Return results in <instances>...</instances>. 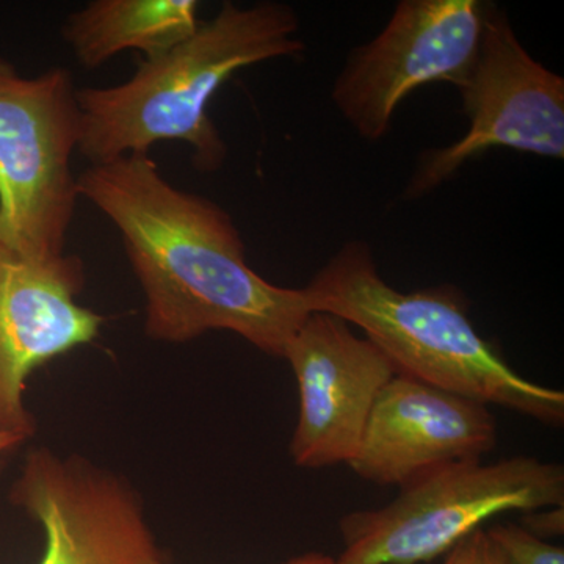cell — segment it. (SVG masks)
I'll return each instance as SVG.
<instances>
[{"label": "cell", "instance_id": "1", "mask_svg": "<svg viewBox=\"0 0 564 564\" xmlns=\"http://www.w3.org/2000/svg\"><path fill=\"white\" fill-rule=\"evenodd\" d=\"M77 185L121 234L147 296L151 339L185 344L225 329L284 358L313 314L310 300L303 289L274 285L248 265L228 212L174 187L148 154L91 165Z\"/></svg>", "mask_w": 564, "mask_h": 564}, {"label": "cell", "instance_id": "2", "mask_svg": "<svg viewBox=\"0 0 564 564\" xmlns=\"http://www.w3.org/2000/svg\"><path fill=\"white\" fill-rule=\"evenodd\" d=\"M299 29V17L284 3L226 2L188 39L140 62L124 84L77 90L79 151L102 165L181 140L202 172H215L226 144L207 113L210 99L237 70L303 52Z\"/></svg>", "mask_w": 564, "mask_h": 564}, {"label": "cell", "instance_id": "3", "mask_svg": "<svg viewBox=\"0 0 564 564\" xmlns=\"http://www.w3.org/2000/svg\"><path fill=\"white\" fill-rule=\"evenodd\" d=\"M303 291L313 313L359 326L397 373L499 404L545 425L564 422V393L514 372L475 332L458 289L399 292L378 273L370 245L355 240L345 243Z\"/></svg>", "mask_w": 564, "mask_h": 564}, {"label": "cell", "instance_id": "4", "mask_svg": "<svg viewBox=\"0 0 564 564\" xmlns=\"http://www.w3.org/2000/svg\"><path fill=\"white\" fill-rule=\"evenodd\" d=\"M564 469L532 456L445 464L400 488L393 502L339 522L336 564H419L448 554L494 516L563 507Z\"/></svg>", "mask_w": 564, "mask_h": 564}, {"label": "cell", "instance_id": "5", "mask_svg": "<svg viewBox=\"0 0 564 564\" xmlns=\"http://www.w3.org/2000/svg\"><path fill=\"white\" fill-rule=\"evenodd\" d=\"M80 109L68 69L24 77L0 58V243L36 259L65 254L79 185Z\"/></svg>", "mask_w": 564, "mask_h": 564}, {"label": "cell", "instance_id": "6", "mask_svg": "<svg viewBox=\"0 0 564 564\" xmlns=\"http://www.w3.org/2000/svg\"><path fill=\"white\" fill-rule=\"evenodd\" d=\"M466 133L426 151L404 196L422 198L485 152L508 148L540 158H564V79L534 61L503 11L486 6L480 50L458 85Z\"/></svg>", "mask_w": 564, "mask_h": 564}, {"label": "cell", "instance_id": "7", "mask_svg": "<svg viewBox=\"0 0 564 564\" xmlns=\"http://www.w3.org/2000/svg\"><path fill=\"white\" fill-rule=\"evenodd\" d=\"M477 0H403L380 35L356 47L333 101L366 140L383 139L404 98L423 85L458 87L473 68L485 28Z\"/></svg>", "mask_w": 564, "mask_h": 564}, {"label": "cell", "instance_id": "8", "mask_svg": "<svg viewBox=\"0 0 564 564\" xmlns=\"http://www.w3.org/2000/svg\"><path fill=\"white\" fill-rule=\"evenodd\" d=\"M10 502L43 529L39 564H166L139 492L79 455L33 448Z\"/></svg>", "mask_w": 564, "mask_h": 564}, {"label": "cell", "instance_id": "9", "mask_svg": "<svg viewBox=\"0 0 564 564\" xmlns=\"http://www.w3.org/2000/svg\"><path fill=\"white\" fill-rule=\"evenodd\" d=\"M84 284L77 256L29 258L0 243V433L31 440L29 378L101 333V315L77 300Z\"/></svg>", "mask_w": 564, "mask_h": 564}, {"label": "cell", "instance_id": "10", "mask_svg": "<svg viewBox=\"0 0 564 564\" xmlns=\"http://www.w3.org/2000/svg\"><path fill=\"white\" fill-rule=\"evenodd\" d=\"M284 359L291 362L300 389L293 463L310 469L350 463L375 400L395 377V367L343 318L323 313L303 322Z\"/></svg>", "mask_w": 564, "mask_h": 564}, {"label": "cell", "instance_id": "11", "mask_svg": "<svg viewBox=\"0 0 564 564\" xmlns=\"http://www.w3.org/2000/svg\"><path fill=\"white\" fill-rule=\"evenodd\" d=\"M497 443L488 404L397 373L378 393L348 466L380 486H399L445 464L477 462Z\"/></svg>", "mask_w": 564, "mask_h": 564}, {"label": "cell", "instance_id": "12", "mask_svg": "<svg viewBox=\"0 0 564 564\" xmlns=\"http://www.w3.org/2000/svg\"><path fill=\"white\" fill-rule=\"evenodd\" d=\"M199 24L195 0H96L70 14L63 35L77 62L95 69L122 51L162 54Z\"/></svg>", "mask_w": 564, "mask_h": 564}, {"label": "cell", "instance_id": "13", "mask_svg": "<svg viewBox=\"0 0 564 564\" xmlns=\"http://www.w3.org/2000/svg\"><path fill=\"white\" fill-rule=\"evenodd\" d=\"M488 536L499 549L505 564H564V549L545 543L521 525H494Z\"/></svg>", "mask_w": 564, "mask_h": 564}, {"label": "cell", "instance_id": "14", "mask_svg": "<svg viewBox=\"0 0 564 564\" xmlns=\"http://www.w3.org/2000/svg\"><path fill=\"white\" fill-rule=\"evenodd\" d=\"M444 564H505L503 556L485 530L464 538L447 554Z\"/></svg>", "mask_w": 564, "mask_h": 564}, {"label": "cell", "instance_id": "15", "mask_svg": "<svg viewBox=\"0 0 564 564\" xmlns=\"http://www.w3.org/2000/svg\"><path fill=\"white\" fill-rule=\"evenodd\" d=\"M521 527L527 532L540 538V540L549 536H562L564 530L563 507H552L551 510L524 513Z\"/></svg>", "mask_w": 564, "mask_h": 564}, {"label": "cell", "instance_id": "16", "mask_svg": "<svg viewBox=\"0 0 564 564\" xmlns=\"http://www.w3.org/2000/svg\"><path fill=\"white\" fill-rule=\"evenodd\" d=\"M28 443V440L21 436H14V434L0 433V463L6 459L7 456L17 452L21 445Z\"/></svg>", "mask_w": 564, "mask_h": 564}, {"label": "cell", "instance_id": "17", "mask_svg": "<svg viewBox=\"0 0 564 564\" xmlns=\"http://www.w3.org/2000/svg\"><path fill=\"white\" fill-rule=\"evenodd\" d=\"M284 564H336V560L328 555L318 554V552H310V554L289 560Z\"/></svg>", "mask_w": 564, "mask_h": 564}]
</instances>
